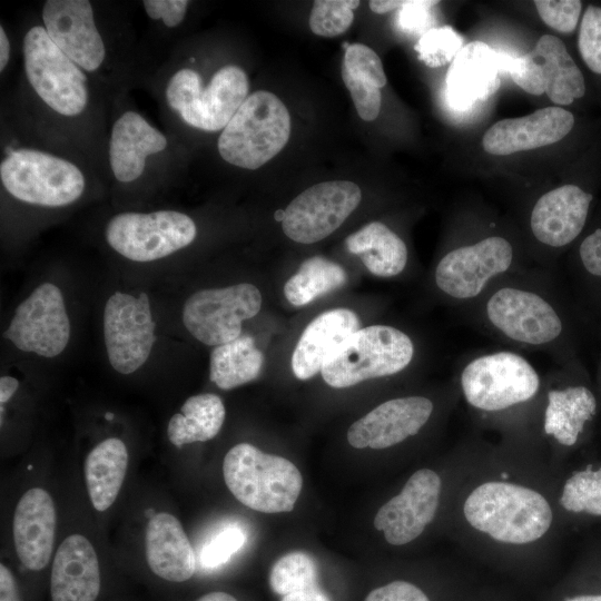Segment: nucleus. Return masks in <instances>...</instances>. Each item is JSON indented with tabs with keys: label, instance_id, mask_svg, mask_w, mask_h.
Listing matches in <instances>:
<instances>
[{
	"label": "nucleus",
	"instance_id": "nucleus-5",
	"mask_svg": "<svg viewBox=\"0 0 601 601\" xmlns=\"http://www.w3.org/2000/svg\"><path fill=\"white\" fill-rule=\"evenodd\" d=\"M249 82L238 66H225L215 72L206 88L197 71L183 68L166 87L170 108L189 126L204 131L224 129L248 97Z\"/></svg>",
	"mask_w": 601,
	"mask_h": 601
},
{
	"label": "nucleus",
	"instance_id": "nucleus-8",
	"mask_svg": "<svg viewBox=\"0 0 601 601\" xmlns=\"http://www.w3.org/2000/svg\"><path fill=\"white\" fill-rule=\"evenodd\" d=\"M197 234L194 220L176 210L121 213L106 228L109 246L139 263L167 257L190 245Z\"/></svg>",
	"mask_w": 601,
	"mask_h": 601
},
{
	"label": "nucleus",
	"instance_id": "nucleus-43",
	"mask_svg": "<svg viewBox=\"0 0 601 601\" xmlns=\"http://www.w3.org/2000/svg\"><path fill=\"white\" fill-rule=\"evenodd\" d=\"M364 601H430L416 585L406 581H393L371 591Z\"/></svg>",
	"mask_w": 601,
	"mask_h": 601
},
{
	"label": "nucleus",
	"instance_id": "nucleus-22",
	"mask_svg": "<svg viewBox=\"0 0 601 601\" xmlns=\"http://www.w3.org/2000/svg\"><path fill=\"white\" fill-rule=\"evenodd\" d=\"M100 583L99 560L91 542L79 533L68 535L52 561V601H96Z\"/></svg>",
	"mask_w": 601,
	"mask_h": 601
},
{
	"label": "nucleus",
	"instance_id": "nucleus-18",
	"mask_svg": "<svg viewBox=\"0 0 601 601\" xmlns=\"http://www.w3.org/2000/svg\"><path fill=\"white\" fill-rule=\"evenodd\" d=\"M491 323L508 337L528 344L556 338L562 323L553 307L539 295L516 288H502L487 302Z\"/></svg>",
	"mask_w": 601,
	"mask_h": 601
},
{
	"label": "nucleus",
	"instance_id": "nucleus-6",
	"mask_svg": "<svg viewBox=\"0 0 601 601\" xmlns=\"http://www.w3.org/2000/svg\"><path fill=\"white\" fill-rule=\"evenodd\" d=\"M0 177L14 198L47 207L69 205L85 189L83 175L76 165L35 149L10 152L0 165Z\"/></svg>",
	"mask_w": 601,
	"mask_h": 601
},
{
	"label": "nucleus",
	"instance_id": "nucleus-28",
	"mask_svg": "<svg viewBox=\"0 0 601 601\" xmlns=\"http://www.w3.org/2000/svg\"><path fill=\"white\" fill-rule=\"evenodd\" d=\"M129 455L124 441L108 437L86 456L83 475L91 505L107 511L117 500L128 470Z\"/></svg>",
	"mask_w": 601,
	"mask_h": 601
},
{
	"label": "nucleus",
	"instance_id": "nucleus-38",
	"mask_svg": "<svg viewBox=\"0 0 601 601\" xmlns=\"http://www.w3.org/2000/svg\"><path fill=\"white\" fill-rule=\"evenodd\" d=\"M342 79L359 118L365 121L376 119L382 104L381 88L376 81L363 72L345 67H342Z\"/></svg>",
	"mask_w": 601,
	"mask_h": 601
},
{
	"label": "nucleus",
	"instance_id": "nucleus-32",
	"mask_svg": "<svg viewBox=\"0 0 601 601\" xmlns=\"http://www.w3.org/2000/svg\"><path fill=\"white\" fill-rule=\"evenodd\" d=\"M264 355L252 336L215 346L209 357V378L221 390H231L255 380L263 367Z\"/></svg>",
	"mask_w": 601,
	"mask_h": 601
},
{
	"label": "nucleus",
	"instance_id": "nucleus-21",
	"mask_svg": "<svg viewBox=\"0 0 601 601\" xmlns=\"http://www.w3.org/2000/svg\"><path fill=\"white\" fill-rule=\"evenodd\" d=\"M573 125L574 117L569 110L546 107L524 117L495 122L484 134L482 146L496 156L536 149L561 140Z\"/></svg>",
	"mask_w": 601,
	"mask_h": 601
},
{
	"label": "nucleus",
	"instance_id": "nucleus-24",
	"mask_svg": "<svg viewBox=\"0 0 601 601\" xmlns=\"http://www.w3.org/2000/svg\"><path fill=\"white\" fill-rule=\"evenodd\" d=\"M357 329L359 319L347 308H335L315 317L302 333L292 355V370L299 380L322 371L333 353Z\"/></svg>",
	"mask_w": 601,
	"mask_h": 601
},
{
	"label": "nucleus",
	"instance_id": "nucleus-50",
	"mask_svg": "<svg viewBox=\"0 0 601 601\" xmlns=\"http://www.w3.org/2000/svg\"><path fill=\"white\" fill-rule=\"evenodd\" d=\"M10 58V42L4 32L3 27H0V70L3 71Z\"/></svg>",
	"mask_w": 601,
	"mask_h": 601
},
{
	"label": "nucleus",
	"instance_id": "nucleus-17",
	"mask_svg": "<svg viewBox=\"0 0 601 601\" xmlns=\"http://www.w3.org/2000/svg\"><path fill=\"white\" fill-rule=\"evenodd\" d=\"M47 33L77 66L95 71L106 55L88 0H47L42 8Z\"/></svg>",
	"mask_w": 601,
	"mask_h": 601
},
{
	"label": "nucleus",
	"instance_id": "nucleus-54",
	"mask_svg": "<svg viewBox=\"0 0 601 601\" xmlns=\"http://www.w3.org/2000/svg\"><path fill=\"white\" fill-rule=\"evenodd\" d=\"M106 418H108V420L112 418V414L107 413V414H106Z\"/></svg>",
	"mask_w": 601,
	"mask_h": 601
},
{
	"label": "nucleus",
	"instance_id": "nucleus-29",
	"mask_svg": "<svg viewBox=\"0 0 601 601\" xmlns=\"http://www.w3.org/2000/svg\"><path fill=\"white\" fill-rule=\"evenodd\" d=\"M349 253L357 255L368 272L380 277L400 274L407 262L405 243L380 221H372L345 240Z\"/></svg>",
	"mask_w": 601,
	"mask_h": 601
},
{
	"label": "nucleus",
	"instance_id": "nucleus-46",
	"mask_svg": "<svg viewBox=\"0 0 601 601\" xmlns=\"http://www.w3.org/2000/svg\"><path fill=\"white\" fill-rule=\"evenodd\" d=\"M0 601H21L16 579L3 563L0 564Z\"/></svg>",
	"mask_w": 601,
	"mask_h": 601
},
{
	"label": "nucleus",
	"instance_id": "nucleus-25",
	"mask_svg": "<svg viewBox=\"0 0 601 601\" xmlns=\"http://www.w3.org/2000/svg\"><path fill=\"white\" fill-rule=\"evenodd\" d=\"M505 58L482 41L465 45L451 62L446 91L457 106H470L486 99L499 88V72Z\"/></svg>",
	"mask_w": 601,
	"mask_h": 601
},
{
	"label": "nucleus",
	"instance_id": "nucleus-26",
	"mask_svg": "<svg viewBox=\"0 0 601 601\" xmlns=\"http://www.w3.org/2000/svg\"><path fill=\"white\" fill-rule=\"evenodd\" d=\"M146 559L150 570L170 582H184L196 570L190 541L180 521L168 512L151 515L145 533Z\"/></svg>",
	"mask_w": 601,
	"mask_h": 601
},
{
	"label": "nucleus",
	"instance_id": "nucleus-49",
	"mask_svg": "<svg viewBox=\"0 0 601 601\" xmlns=\"http://www.w3.org/2000/svg\"><path fill=\"white\" fill-rule=\"evenodd\" d=\"M406 1L398 0H372L370 8L375 13H387L396 8L403 7Z\"/></svg>",
	"mask_w": 601,
	"mask_h": 601
},
{
	"label": "nucleus",
	"instance_id": "nucleus-33",
	"mask_svg": "<svg viewBox=\"0 0 601 601\" xmlns=\"http://www.w3.org/2000/svg\"><path fill=\"white\" fill-rule=\"evenodd\" d=\"M346 272L337 263L313 256L302 263L284 286L286 299L294 306L306 305L317 297L342 287Z\"/></svg>",
	"mask_w": 601,
	"mask_h": 601
},
{
	"label": "nucleus",
	"instance_id": "nucleus-23",
	"mask_svg": "<svg viewBox=\"0 0 601 601\" xmlns=\"http://www.w3.org/2000/svg\"><path fill=\"white\" fill-rule=\"evenodd\" d=\"M591 200V194L571 184L548 191L531 214L534 236L552 247L571 243L585 224Z\"/></svg>",
	"mask_w": 601,
	"mask_h": 601
},
{
	"label": "nucleus",
	"instance_id": "nucleus-52",
	"mask_svg": "<svg viewBox=\"0 0 601 601\" xmlns=\"http://www.w3.org/2000/svg\"><path fill=\"white\" fill-rule=\"evenodd\" d=\"M566 601H601V594H599V595H579V597L568 599Z\"/></svg>",
	"mask_w": 601,
	"mask_h": 601
},
{
	"label": "nucleus",
	"instance_id": "nucleus-41",
	"mask_svg": "<svg viewBox=\"0 0 601 601\" xmlns=\"http://www.w3.org/2000/svg\"><path fill=\"white\" fill-rule=\"evenodd\" d=\"M541 19L560 32H572L578 24L582 2L579 0H535Z\"/></svg>",
	"mask_w": 601,
	"mask_h": 601
},
{
	"label": "nucleus",
	"instance_id": "nucleus-45",
	"mask_svg": "<svg viewBox=\"0 0 601 601\" xmlns=\"http://www.w3.org/2000/svg\"><path fill=\"white\" fill-rule=\"evenodd\" d=\"M580 257L589 273L601 277V228L584 238L580 246Z\"/></svg>",
	"mask_w": 601,
	"mask_h": 601
},
{
	"label": "nucleus",
	"instance_id": "nucleus-31",
	"mask_svg": "<svg viewBox=\"0 0 601 601\" xmlns=\"http://www.w3.org/2000/svg\"><path fill=\"white\" fill-rule=\"evenodd\" d=\"M225 416L226 410L218 395H193L181 405L180 413L170 417L167 425L168 440L179 449L186 444L209 441L219 433Z\"/></svg>",
	"mask_w": 601,
	"mask_h": 601
},
{
	"label": "nucleus",
	"instance_id": "nucleus-48",
	"mask_svg": "<svg viewBox=\"0 0 601 601\" xmlns=\"http://www.w3.org/2000/svg\"><path fill=\"white\" fill-rule=\"evenodd\" d=\"M19 387V381L12 376H2L0 378V403L6 404L17 392Z\"/></svg>",
	"mask_w": 601,
	"mask_h": 601
},
{
	"label": "nucleus",
	"instance_id": "nucleus-37",
	"mask_svg": "<svg viewBox=\"0 0 601 601\" xmlns=\"http://www.w3.org/2000/svg\"><path fill=\"white\" fill-rule=\"evenodd\" d=\"M462 48L463 38L447 26L430 29L415 46L418 58L431 68L452 62Z\"/></svg>",
	"mask_w": 601,
	"mask_h": 601
},
{
	"label": "nucleus",
	"instance_id": "nucleus-7",
	"mask_svg": "<svg viewBox=\"0 0 601 601\" xmlns=\"http://www.w3.org/2000/svg\"><path fill=\"white\" fill-rule=\"evenodd\" d=\"M27 78L42 101L63 116H77L88 101L86 76L51 40L45 27L29 29L23 39Z\"/></svg>",
	"mask_w": 601,
	"mask_h": 601
},
{
	"label": "nucleus",
	"instance_id": "nucleus-47",
	"mask_svg": "<svg viewBox=\"0 0 601 601\" xmlns=\"http://www.w3.org/2000/svg\"><path fill=\"white\" fill-rule=\"evenodd\" d=\"M280 601H331L318 588L306 589L286 594Z\"/></svg>",
	"mask_w": 601,
	"mask_h": 601
},
{
	"label": "nucleus",
	"instance_id": "nucleus-1",
	"mask_svg": "<svg viewBox=\"0 0 601 601\" xmlns=\"http://www.w3.org/2000/svg\"><path fill=\"white\" fill-rule=\"evenodd\" d=\"M463 512L472 528L511 544L540 539L552 523V510L544 496L508 482H486L474 489Z\"/></svg>",
	"mask_w": 601,
	"mask_h": 601
},
{
	"label": "nucleus",
	"instance_id": "nucleus-13",
	"mask_svg": "<svg viewBox=\"0 0 601 601\" xmlns=\"http://www.w3.org/2000/svg\"><path fill=\"white\" fill-rule=\"evenodd\" d=\"M361 199L362 191L353 181L332 180L313 185L286 207L283 231L296 243H317L335 231Z\"/></svg>",
	"mask_w": 601,
	"mask_h": 601
},
{
	"label": "nucleus",
	"instance_id": "nucleus-53",
	"mask_svg": "<svg viewBox=\"0 0 601 601\" xmlns=\"http://www.w3.org/2000/svg\"><path fill=\"white\" fill-rule=\"evenodd\" d=\"M284 216H285V210H277V211L275 213V219H276L277 221H283Z\"/></svg>",
	"mask_w": 601,
	"mask_h": 601
},
{
	"label": "nucleus",
	"instance_id": "nucleus-9",
	"mask_svg": "<svg viewBox=\"0 0 601 601\" xmlns=\"http://www.w3.org/2000/svg\"><path fill=\"white\" fill-rule=\"evenodd\" d=\"M260 307L258 288L240 283L195 292L183 306L181 319L197 341L218 346L238 338L243 322L256 316Z\"/></svg>",
	"mask_w": 601,
	"mask_h": 601
},
{
	"label": "nucleus",
	"instance_id": "nucleus-15",
	"mask_svg": "<svg viewBox=\"0 0 601 601\" xmlns=\"http://www.w3.org/2000/svg\"><path fill=\"white\" fill-rule=\"evenodd\" d=\"M442 482L437 473L422 469L412 474L401 493L377 511L374 526L392 545H403L422 534L437 511Z\"/></svg>",
	"mask_w": 601,
	"mask_h": 601
},
{
	"label": "nucleus",
	"instance_id": "nucleus-27",
	"mask_svg": "<svg viewBox=\"0 0 601 601\" xmlns=\"http://www.w3.org/2000/svg\"><path fill=\"white\" fill-rule=\"evenodd\" d=\"M167 146L166 137L135 111H126L114 124L109 161L117 180L130 183L141 176L148 155Z\"/></svg>",
	"mask_w": 601,
	"mask_h": 601
},
{
	"label": "nucleus",
	"instance_id": "nucleus-12",
	"mask_svg": "<svg viewBox=\"0 0 601 601\" xmlns=\"http://www.w3.org/2000/svg\"><path fill=\"white\" fill-rule=\"evenodd\" d=\"M104 339L110 365L120 374H131L148 359L156 342V323L149 297L116 292L104 308Z\"/></svg>",
	"mask_w": 601,
	"mask_h": 601
},
{
	"label": "nucleus",
	"instance_id": "nucleus-34",
	"mask_svg": "<svg viewBox=\"0 0 601 601\" xmlns=\"http://www.w3.org/2000/svg\"><path fill=\"white\" fill-rule=\"evenodd\" d=\"M270 589L280 595L317 588V566L305 552H290L278 559L269 573Z\"/></svg>",
	"mask_w": 601,
	"mask_h": 601
},
{
	"label": "nucleus",
	"instance_id": "nucleus-11",
	"mask_svg": "<svg viewBox=\"0 0 601 601\" xmlns=\"http://www.w3.org/2000/svg\"><path fill=\"white\" fill-rule=\"evenodd\" d=\"M505 69L524 91L569 105L585 93V82L565 45L552 35L542 36L534 48L520 57L505 59Z\"/></svg>",
	"mask_w": 601,
	"mask_h": 601
},
{
	"label": "nucleus",
	"instance_id": "nucleus-16",
	"mask_svg": "<svg viewBox=\"0 0 601 601\" xmlns=\"http://www.w3.org/2000/svg\"><path fill=\"white\" fill-rule=\"evenodd\" d=\"M512 257L511 244L499 236L460 247L440 260L435 270L436 285L454 298L475 297L491 277L510 267Z\"/></svg>",
	"mask_w": 601,
	"mask_h": 601
},
{
	"label": "nucleus",
	"instance_id": "nucleus-19",
	"mask_svg": "<svg viewBox=\"0 0 601 601\" xmlns=\"http://www.w3.org/2000/svg\"><path fill=\"white\" fill-rule=\"evenodd\" d=\"M433 403L423 396L390 400L354 422L347 441L355 449H386L415 435L427 422Z\"/></svg>",
	"mask_w": 601,
	"mask_h": 601
},
{
	"label": "nucleus",
	"instance_id": "nucleus-40",
	"mask_svg": "<svg viewBox=\"0 0 601 601\" xmlns=\"http://www.w3.org/2000/svg\"><path fill=\"white\" fill-rule=\"evenodd\" d=\"M246 535L237 526H228L211 538L201 549L200 561L206 568L227 562L245 544Z\"/></svg>",
	"mask_w": 601,
	"mask_h": 601
},
{
	"label": "nucleus",
	"instance_id": "nucleus-10",
	"mask_svg": "<svg viewBox=\"0 0 601 601\" xmlns=\"http://www.w3.org/2000/svg\"><path fill=\"white\" fill-rule=\"evenodd\" d=\"M539 376L523 357L501 352L481 356L466 365L461 385L466 401L484 411H501L533 397Z\"/></svg>",
	"mask_w": 601,
	"mask_h": 601
},
{
	"label": "nucleus",
	"instance_id": "nucleus-39",
	"mask_svg": "<svg viewBox=\"0 0 601 601\" xmlns=\"http://www.w3.org/2000/svg\"><path fill=\"white\" fill-rule=\"evenodd\" d=\"M578 47L588 68L601 75V8L588 6L580 24Z\"/></svg>",
	"mask_w": 601,
	"mask_h": 601
},
{
	"label": "nucleus",
	"instance_id": "nucleus-14",
	"mask_svg": "<svg viewBox=\"0 0 601 601\" xmlns=\"http://www.w3.org/2000/svg\"><path fill=\"white\" fill-rule=\"evenodd\" d=\"M3 337L18 349L43 357L59 355L70 338V322L59 287L38 286L18 305Z\"/></svg>",
	"mask_w": 601,
	"mask_h": 601
},
{
	"label": "nucleus",
	"instance_id": "nucleus-20",
	"mask_svg": "<svg viewBox=\"0 0 601 601\" xmlns=\"http://www.w3.org/2000/svg\"><path fill=\"white\" fill-rule=\"evenodd\" d=\"M57 511L51 494L39 486L19 499L12 519V536L20 562L31 571L47 566L53 551Z\"/></svg>",
	"mask_w": 601,
	"mask_h": 601
},
{
	"label": "nucleus",
	"instance_id": "nucleus-51",
	"mask_svg": "<svg viewBox=\"0 0 601 601\" xmlns=\"http://www.w3.org/2000/svg\"><path fill=\"white\" fill-rule=\"evenodd\" d=\"M196 601H237L233 595L226 592H210L200 597Z\"/></svg>",
	"mask_w": 601,
	"mask_h": 601
},
{
	"label": "nucleus",
	"instance_id": "nucleus-36",
	"mask_svg": "<svg viewBox=\"0 0 601 601\" xmlns=\"http://www.w3.org/2000/svg\"><path fill=\"white\" fill-rule=\"evenodd\" d=\"M358 0H317L314 1L309 14V28L322 37H336L344 33L353 23V10L359 6Z\"/></svg>",
	"mask_w": 601,
	"mask_h": 601
},
{
	"label": "nucleus",
	"instance_id": "nucleus-44",
	"mask_svg": "<svg viewBox=\"0 0 601 601\" xmlns=\"http://www.w3.org/2000/svg\"><path fill=\"white\" fill-rule=\"evenodd\" d=\"M142 4L149 18L161 19L167 27L174 28L184 20L189 1L145 0Z\"/></svg>",
	"mask_w": 601,
	"mask_h": 601
},
{
	"label": "nucleus",
	"instance_id": "nucleus-2",
	"mask_svg": "<svg viewBox=\"0 0 601 601\" xmlns=\"http://www.w3.org/2000/svg\"><path fill=\"white\" fill-rule=\"evenodd\" d=\"M223 474L226 486L242 504L263 513L290 512L303 486L293 462L249 443H239L226 453Z\"/></svg>",
	"mask_w": 601,
	"mask_h": 601
},
{
	"label": "nucleus",
	"instance_id": "nucleus-4",
	"mask_svg": "<svg viewBox=\"0 0 601 601\" xmlns=\"http://www.w3.org/2000/svg\"><path fill=\"white\" fill-rule=\"evenodd\" d=\"M414 353L411 338L392 326L372 325L353 333L328 358L321 373L332 387L398 373Z\"/></svg>",
	"mask_w": 601,
	"mask_h": 601
},
{
	"label": "nucleus",
	"instance_id": "nucleus-42",
	"mask_svg": "<svg viewBox=\"0 0 601 601\" xmlns=\"http://www.w3.org/2000/svg\"><path fill=\"white\" fill-rule=\"evenodd\" d=\"M342 67L372 77L380 88L386 85V76L377 53L363 43H352L345 49Z\"/></svg>",
	"mask_w": 601,
	"mask_h": 601
},
{
	"label": "nucleus",
	"instance_id": "nucleus-30",
	"mask_svg": "<svg viewBox=\"0 0 601 601\" xmlns=\"http://www.w3.org/2000/svg\"><path fill=\"white\" fill-rule=\"evenodd\" d=\"M544 431L563 445L575 444L584 425L597 411L592 392L584 386L553 390L548 394Z\"/></svg>",
	"mask_w": 601,
	"mask_h": 601
},
{
	"label": "nucleus",
	"instance_id": "nucleus-35",
	"mask_svg": "<svg viewBox=\"0 0 601 601\" xmlns=\"http://www.w3.org/2000/svg\"><path fill=\"white\" fill-rule=\"evenodd\" d=\"M560 503L570 512L601 516V466L597 470L588 467L569 477Z\"/></svg>",
	"mask_w": 601,
	"mask_h": 601
},
{
	"label": "nucleus",
	"instance_id": "nucleus-3",
	"mask_svg": "<svg viewBox=\"0 0 601 601\" xmlns=\"http://www.w3.org/2000/svg\"><path fill=\"white\" fill-rule=\"evenodd\" d=\"M290 116L273 92L249 95L218 138V151L230 165L255 170L275 157L290 136Z\"/></svg>",
	"mask_w": 601,
	"mask_h": 601
}]
</instances>
